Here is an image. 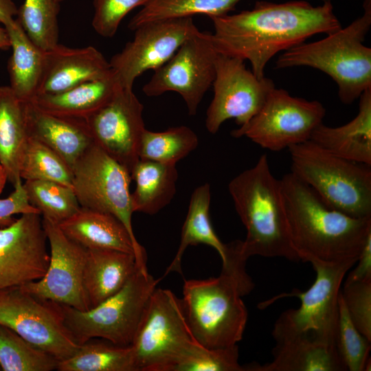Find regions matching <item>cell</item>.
Masks as SVG:
<instances>
[{"label": "cell", "mask_w": 371, "mask_h": 371, "mask_svg": "<svg viewBox=\"0 0 371 371\" xmlns=\"http://www.w3.org/2000/svg\"><path fill=\"white\" fill-rule=\"evenodd\" d=\"M235 210L247 234L242 251L253 256L299 261L289 236L280 179L273 175L266 155L228 185Z\"/></svg>", "instance_id": "277c9868"}, {"label": "cell", "mask_w": 371, "mask_h": 371, "mask_svg": "<svg viewBox=\"0 0 371 371\" xmlns=\"http://www.w3.org/2000/svg\"><path fill=\"white\" fill-rule=\"evenodd\" d=\"M59 3L56 0H25L18 8L16 21L31 41L45 52L58 44Z\"/></svg>", "instance_id": "d6a6232c"}, {"label": "cell", "mask_w": 371, "mask_h": 371, "mask_svg": "<svg viewBox=\"0 0 371 371\" xmlns=\"http://www.w3.org/2000/svg\"><path fill=\"white\" fill-rule=\"evenodd\" d=\"M29 137L25 102L10 86L0 87V163L14 188L22 184L20 166Z\"/></svg>", "instance_id": "484cf974"}, {"label": "cell", "mask_w": 371, "mask_h": 371, "mask_svg": "<svg viewBox=\"0 0 371 371\" xmlns=\"http://www.w3.org/2000/svg\"><path fill=\"white\" fill-rule=\"evenodd\" d=\"M23 186L29 203L43 218L57 225L80 207L73 189L63 184L47 180H26Z\"/></svg>", "instance_id": "836d02e7"}, {"label": "cell", "mask_w": 371, "mask_h": 371, "mask_svg": "<svg viewBox=\"0 0 371 371\" xmlns=\"http://www.w3.org/2000/svg\"><path fill=\"white\" fill-rule=\"evenodd\" d=\"M356 263V267L348 273L345 281L371 280V235L366 240Z\"/></svg>", "instance_id": "b9f144b4"}, {"label": "cell", "mask_w": 371, "mask_h": 371, "mask_svg": "<svg viewBox=\"0 0 371 371\" xmlns=\"http://www.w3.org/2000/svg\"><path fill=\"white\" fill-rule=\"evenodd\" d=\"M120 84L112 76L76 85L54 94H38L31 102L47 113L71 119L86 120L113 97Z\"/></svg>", "instance_id": "4316f807"}, {"label": "cell", "mask_w": 371, "mask_h": 371, "mask_svg": "<svg viewBox=\"0 0 371 371\" xmlns=\"http://www.w3.org/2000/svg\"><path fill=\"white\" fill-rule=\"evenodd\" d=\"M14 189V192L7 198L0 199V227L11 225L16 219L13 217L14 214H40V212L29 203L23 184Z\"/></svg>", "instance_id": "60d3db41"}, {"label": "cell", "mask_w": 371, "mask_h": 371, "mask_svg": "<svg viewBox=\"0 0 371 371\" xmlns=\"http://www.w3.org/2000/svg\"><path fill=\"white\" fill-rule=\"evenodd\" d=\"M325 115L320 102L294 97L275 87L251 120L231 135L247 137L262 148L277 152L309 140Z\"/></svg>", "instance_id": "8fae6325"}, {"label": "cell", "mask_w": 371, "mask_h": 371, "mask_svg": "<svg viewBox=\"0 0 371 371\" xmlns=\"http://www.w3.org/2000/svg\"><path fill=\"white\" fill-rule=\"evenodd\" d=\"M10 48V41L5 27L0 26V50H6Z\"/></svg>", "instance_id": "ee69618b"}, {"label": "cell", "mask_w": 371, "mask_h": 371, "mask_svg": "<svg viewBox=\"0 0 371 371\" xmlns=\"http://www.w3.org/2000/svg\"><path fill=\"white\" fill-rule=\"evenodd\" d=\"M212 86L214 96L205 118L206 128L212 134L229 119H234L239 127L247 124L276 87L271 79L258 78L247 69L244 60L220 54Z\"/></svg>", "instance_id": "5bb4252c"}, {"label": "cell", "mask_w": 371, "mask_h": 371, "mask_svg": "<svg viewBox=\"0 0 371 371\" xmlns=\"http://www.w3.org/2000/svg\"><path fill=\"white\" fill-rule=\"evenodd\" d=\"M72 188L82 207L109 214L126 227L135 249L137 267L147 271L146 254L132 226L129 172L93 142L72 170Z\"/></svg>", "instance_id": "ba28073f"}, {"label": "cell", "mask_w": 371, "mask_h": 371, "mask_svg": "<svg viewBox=\"0 0 371 371\" xmlns=\"http://www.w3.org/2000/svg\"><path fill=\"white\" fill-rule=\"evenodd\" d=\"M356 263L338 265L311 263L316 278L305 291L295 289L282 297L300 300L298 308H289L276 321L272 336L300 335L335 346L339 320V299L341 283L348 271Z\"/></svg>", "instance_id": "30bf717a"}, {"label": "cell", "mask_w": 371, "mask_h": 371, "mask_svg": "<svg viewBox=\"0 0 371 371\" xmlns=\"http://www.w3.org/2000/svg\"><path fill=\"white\" fill-rule=\"evenodd\" d=\"M196 342L182 300L155 288L131 345L137 371H170Z\"/></svg>", "instance_id": "9c48e42d"}, {"label": "cell", "mask_w": 371, "mask_h": 371, "mask_svg": "<svg viewBox=\"0 0 371 371\" xmlns=\"http://www.w3.org/2000/svg\"><path fill=\"white\" fill-rule=\"evenodd\" d=\"M340 294L351 321L371 341V280L345 281Z\"/></svg>", "instance_id": "f35d334b"}, {"label": "cell", "mask_w": 371, "mask_h": 371, "mask_svg": "<svg viewBox=\"0 0 371 371\" xmlns=\"http://www.w3.org/2000/svg\"><path fill=\"white\" fill-rule=\"evenodd\" d=\"M158 281L148 271L137 269L120 291L89 310L58 304L63 322L79 345L101 338L130 346Z\"/></svg>", "instance_id": "52a82bcc"}, {"label": "cell", "mask_w": 371, "mask_h": 371, "mask_svg": "<svg viewBox=\"0 0 371 371\" xmlns=\"http://www.w3.org/2000/svg\"><path fill=\"white\" fill-rule=\"evenodd\" d=\"M210 36V32L198 30L188 38L167 62L154 70L143 87L144 93L155 97L177 92L183 99L189 115H194L215 78L218 53Z\"/></svg>", "instance_id": "4fadbf2b"}, {"label": "cell", "mask_w": 371, "mask_h": 371, "mask_svg": "<svg viewBox=\"0 0 371 371\" xmlns=\"http://www.w3.org/2000/svg\"><path fill=\"white\" fill-rule=\"evenodd\" d=\"M59 371H137L131 346L86 342L70 357L58 361Z\"/></svg>", "instance_id": "f546056e"}, {"label": "cell", "mask_w": 371, "mask_h": 371, "mask_svg": "<svg viewBox=\"0 0 371 371\" xmlns=\"http://www.w3.org/2000/svg\"><path fill=\"white\" fill-rule=\"evenodd\" d=\"M198 30L192 16L141 25L134 30L133 39L111 58L109 64L114 77L121 87L133 89L138 76L163 65Z\"/></svg>", "instance_id": "9a60e30c"}, {"label": "cell", "mask_w": 371, "mask_h": 371, "mask_svg": "<svg viewBox=\"0 0 371 371\" xmlns=\"http://www.w3.org/2000/svg\"><path fill=\"white\" fill-rule=\"evenodd\" d=\"M326 151L343 159L371 166V88L359 97L357 115L337 127L322 123L309 139Z\"/></svg>", "instance_id": "44dd1931"}, {"label": "cell", "mask_w": 371, "mask_h": 371, "mask_svg": "<svg viewBox=\"0 0 371 371\" xmlns=\"http://www.w3.org/2000/svg\"><path fill=\"white\" fill-rule=\"evenodd\" d=\"M112 76L109 62L96 48H72L58 43L45 52V72L38 94L60 93L83 82Z\"/></svg>", "instance_id": "d6986e66"}, {"label": "cell", "mask_w": 371, "mask_h": 371, "mask_svg": "<svg viewBox=\"0 0 371 371\" xmlns=\"http://www.w3.org/2000/svg\"><path fill=\"white\" fill-rule=\"evenodd\" d=\"M291 171L329 207L371 217L370 166L337 157L311 140L288 148Z\"/></svg>", "instance_id": "8992f818"}, {"label": "cell", "mask_w": 371, "mask_h": 371, "mask_svg": "<svg viewBox=\"0 0 371 371\" xmlns=\"http://www.w3.org/2000/svg\"><path fill=\"white\" fill-rule=\"evenodd\" d=\"M49 262L39 280L20 287L36 297L78 311L91 308L83 284L87 249L68 238L58 225L43 218Z\"/></svg>", "instance_id": "2e32d148"}, {"label": "cell", "mask_w": 371, "mask_h": 371, "mask_svg": "<svg viewBox=\"0 0 371 371\" xmlns=\"http://www.w3.org/2000/svg\"><path fill=\"white\" fill-rule=\"evenodd\" d=\"M280 183L290 240L299 260L356 263L371 235V217L355 218L328 206L292 172Z\"/></svg>", "instance_id": "7a4b0ae2"}, {"label": "cell", "mask_w": 371, "mask_h": 371, "mask_svg": "<svg viewBox=\"0 0 371 371\" xmlns=\"http://www.w3.org/2000/svg\"><path fill=\"white\" fill-rule=\"evenodd\" d=\"M0 325L58 361L80 346L65 326L58 304L38 299L20 286L0 291Z\"/></svg>", "instance_id": "7c38bea8"}, {"label": "cell", "mask_w": 371, "mask_h": 371, "mask_svg": "<svg viewBox=\"0 0 371 371\" xmlns=\"http://www.w3.org/2000/svg\"><path fill=\"white\" fill-rule=\"evenodd\" d=\"M40 214H22L0 227V291L23 286L45 273L49 254Z\"/></svg>", "instance_id": "ac0fdd59"}, {"label": "cell", "mask_w": 371, "mask_h": 371, "mask_svg": "<svg viewBox=\"0 0 371 371\" xmlns=\"http://www.w3.org/2000/svg\"><path fill=\"white\" fill-rule=\"evenodd\" d=\"M58 360L0 325V368L3 371H51Z\"/></svg>", "instance_id": "e575fe53"}, {"label": "cell", "mask_w": 371, "mask_h": 371, "mask_svg": "<svg viewBox=\"0 0 371 371\" xmlns=\"http://www.w3.org/2000/svg\"><path fill=\"white\" fill-rule=\"evenodd\" d=\"M8 181L5 170L0 163V194L3 192L5 183Z\"/></svg>", "instance_id": "f6af8a7d"}, {"label": "cell", "mask_w": 371, "mask_h": 371, "mask_svg": "<svg viewBox=\"0 0 371 371\" xmlns=\"http://www.w3.org/2000/svg\"><path fill=\"white\" fill-rule=\"evenodd\" d=\"M20 177L25 181H55L72 188V171L66 162L47 146L30 136L21 160Z\"/></svg>", "instance_id": "d590c367"}, {"label": "cell", "mask_w": 371, "mask_h": 371, "mask_svg": "<svg viewBox=\"0 0 371 371\" xmlns=\"http://www.w3.org/2000/svg\"><path fill=\"white\" fill-rule=\"evenodd\" d=\"M56 1H58V2H60V1H63V0H56Z\"/></svg>", "instance_id": "bcb514c9"}, {"label": "cell", "mask_w": 371, "mask_h": 371, "mask_svg": "<svg viewBox=\"0 0 371 371\" xmlns=\"http://www.w3.org/2000/svg\"><path fill=\"white\" fill-rule=\"evenodd\" d=\"M131 176L135 181V189L131 193L134 212L155 214L175 195L178 178L175 164L139 159Z\"/></svg>", "instance_id": "83f0119b"}, {"label": "cell", "mask_w": 371, "mask_h": 371, "mask_svg": "<svg viewBox=\"0 0 371 371\" xmlns=\"http://www.w3.org/2000/svg\"><path fill=\"white\" fill-rule=\"evenodd\" d=\"M18 8L12 0H0V23L3 25L16 16Z\"/></svg>", "instance_id": "7bdbcfd3"}, {"label": "cell", "mask_w": 371, "mask_h": 371, "mask_svg": "<svg viewBox=\"0 0 371 371\" xmlns=\"http://www.w3.org/2000/svg\"><path fill=\"white\" fill-rule=\"evenodd\" d=\"M25 114L29 136L56 153L71 170L93 143L85 120L47 113L31 102H25Z\"/></svg>", "instance_id": "ffe728a7"}, {"label": "cell", "mask_w": 371, "mask_h": 371, "mask_svg": "<svg viewBox=\"0 0 371 371\" xmlns=\"http://www.w3.org/2000/svg\"><path fill=\"white\" fill-rule=\"evenodd\" d=\"M137 269L133 254L87 249L83 284L91 308L120 291Z\"/></svg>", "instance_id": "cb8c5ba5"}, {"label": "cell", "mask_w": 371, "mask_h": 371, "mask_svg": "<svg viewBox=\"0 0 371 371\" xmlns=\"http://www.w3.org/2000/svg\"><path fill=\"white\" fill-rule=\"evenodd\" d=\"M143 109L133 89L120 85L106 104L85 120L93 142L130 174L139 159L146 129Z\"/></svg>", "instance_id": "e0dca14e"}, {"label": "cell", "mask_w": 371, "mask_h": 371, "mask_svg": "<svg viewBox=\"0 0 371 371\" xmlns=\"http://www.w3.org/2000/svg\"><path fill=\"white\" fill-rule=\"evenodd\" d=\"M241 0H151L133 16L128 27L134 31L148 22L205 14L210 18L229 14Z\"/></svg>", "instance_id": "4dcf8cb0"}, {"label": "cell", "mask_w": 371, "mask_h": 371, "mask_svg": "<svg viewBox=\"0 0 371 371\" xmlns=\"http://www.w3.org/2000/svg\"><path fill=\"white\" fill-rule=\"evenodd\" d=\"M199 139L189 127L179 126L161 132L147 130L142 135L139 159L175 164L196 149Z\"/></svg>", "instance_id": "1f68e13d"}, {"label": "cell", "mask_w": 371, "mask_h": 371, "mask_svg": "<svg viewBox=\"0 0 371 371\" xmlns=\"http://www.w3.org/2000/svg\"><path fill=\"white\" fill-rule=\"evenodd\" d=\"M210 186L207 183L197 187L192 192L179 248L164 276L171 272L182 274V257L190 245H207L217 251L222 262L225 260L226 244L219 239L212 225L210 218Z\"/></svg>", "instance_id": "f1b7e54d"}, {"label": "cell", "mask_w": 371, "mask_h": 371, "mask_svg": "<svg viewBox=\"0 0 371 371\" xmlns=\"http://www.w3.org/2000/svg\"><path fill=\"white\" fill-rule=\"evenodd\" d=\"M8 34L12 54L8 62L10 87L24 102L39 93L45 67V51L33 43L16 19L3 25Z\"/></svg>", "instance_id": "d4e9b609"}, {"label": "cell", "mask_w": 371, "mask_h": 371, "mask_svg": "<svg viewBox=\"0 0 371 371\" xmlns=\"http://www.w3.org/2000/svg\"><path fill=\"white\" fill-rule=\"evenodd\" d=\"M58 225L68 238L86 249H113L135 255L129 233L111 214L80 207Z\"/></svg>", "instance_id": "603a6c76"}, {"label": "cell", "mask_w": 371, "mask_h": 371, "mask_svg": "<svg viewBox=\"0 0 371 371\" xmlns=\"http://www.w3.org/2000/svg\"><path fill=\"white\" fill-rule=\"evenodd\" d=\"M210 19L214 30L210 37L217 53L247 60L258 78L265 77L267 63L278 52L342 27L331 1L318 6L303 0L256 1L251 10Z\"/></svg>", "instance_id": "6da1fadb"}, {"label": "cell", "mask_w": 371, "mask_h": 371, "mask_svg": "<svg viewBox=\"0 0 371 371\" xmlns=\"http://www.w3.org/2000/svg\"><path fill=\"white\" fill-rule=\"evenodd\" d=\"M363 8V14L347 27L285 51L276 68L303 66L320 70L337 85L341 102L352 103L371 88V48L363 45L371 27V0H364Z\"/></svg>", "instance_id": "5b68a950"}, {"label": "cell", "mask_w": 371, "mask_h": 371, "mask_svg": "<svg viewBox=\"0 0 371 371\" xmlns=\"http://www.w3.org/2000/svg\"><path fill=\"white\" fill-rule=\"evenodd\" d=\"M273 359L246 366V371H345L335 346L300 335L273 337Z\"/></svg>", "instance_id": "7402d4cb"}, {"label": "cell", "mask_w": 371, "mask_h": 371, "mask_svg": "<svg viewBox=\"0 0 371 371\" xmlns=\"http://www.w3.org/2000/svg\"><path fill=\"white\" fill-rule=\"evenodd\" d=\"M151 0H93L92 26L101 36L113 37L124 17L132 10Z\"/></svg>", "instance_id": "ab89813d"}, {"label": "cell", "mask_w": 371, "mask_h": 371, "mask_svg": "<svg viewBox=\"0 0 371 371\" xmlns=\"http://www.w3.org/2000/svg\"><path fill=\"white\" fill-rule=\"evenodd\" d=\"M247 260L241 240L232 241L226 244L218 277L184 281L181 300L190 329L201 345L227 348L242 340L248 319L242 297L254 288L246 271Z\"/></svg>", "instance_id": "3957f363"}, {"label": "cell", "mask_w": 371, "mask_h": 371, "mask_svg": "<svg viewBox=\"0 0 371 371\" xmlns=\"http://www.w3.org/2000/svg\"><path fill=\"white\" fill-rule=\"evenodd\" d=\"M339 307V320L335 337V348L338 357L345 370H369L371 341L363 335L351 321L341 294Z\"/></svg>", "instance_id": "8d00e7d4"}, {"label": "cell", "mask_w": 371, "mask_h": 371, "mask_svg": "<svg viewBox=\"0 0 371 371\" xmlns=\"http://www.w3.org/2000/svg\"><path fill=\"white\" fill-rule=\"evenodd\" d=\"M238 347L209 348L194 344L170 371H246L238 362Z\"/></svg>", "instance_id": "74e56055"}]
</instances>
